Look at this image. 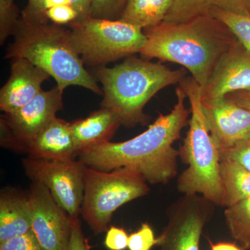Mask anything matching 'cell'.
<instances>
[{"label": "cell", "instance_id": "14", "mask_svg": "<svg viewBox=\"0 0 250 250\" xmlns=\"http://www.w3.org/2000/svg\"><path fill=\"white\" fill-rule=\"evenodd\" d=\"M11 75L0 90V108L10 113L22 108L42 91L50 75L25 59H12Z\"/></svg>", "mask_w": 250, "mask_h": 250}, {"label": "cell", "instance_id": "21", "mask_svg": "<svg viewBox=\"0 0 250 250\" xmlns=\"http://www.w3.org/2000/svg\"><path fill=\"white\" fill-rule=\"evenodd\" d=\"M211 0H174L164 20L167 23H182L190 21L209 11Z\"/></svg>", "mask_w": 250, "mask_h": 250}, {"label": "cell", "instance_id": "30", "mask_svg": "<svg viewBox=\"0 0 250 250\" xmlns=\"http://www.w3.org/2000/svg\"><path fill=\"white\" fill-rule=\"evenodd\" d=\"M211 6L232 14L250 16V0H211Z\"/></svg>", "mask_w": 250, "mask_h": 250}, {"label": "cell", "instance_id": "4", "mask_svg": "<svg viewBox=\"0 0 250 250\" xmlns=\"http://www.w3.org/2000/svg\"><path fill=\"white\" fill-rule=\"evenodd\" d=\"M95 74L103 85L102 108L111 110L122 125L132 128L147 124L149 117L144 108L148 102L166 87L179 83L187 71L130 57L114 67H95Z\"/></svg>", "mask_w": 250, "mask_h": 250}, {"label": "cell", "instance_id": "6", "mask_svg": "<svg viewBox=\"0 0 250 250\" xmlns=\"http://www.w3.org/2000/svg\"><path fill=\"white\" fill-rule=\"evenodd\" d=\"M69 39L84 65L106 66L140 53L146 42L144 31L121 20L88 17L67 25Z\"/></svg>", "mask_w": 250, "mask_h": 250}, {"label": "cell", "instance_id": "15", "mask_svg": "<svg viewBox=\"0 0 250 250\" xmlns=\"http://www.w3.org/2000/svg\"><path fill=\"white\" fill-rule=\"evenodd\" d=\"M28 156L34 159L69 160L78 156L70 123L54 118L28 146Z\"/></svg>", "mask_w": 250, "mask_h": 250}, {"label": "cell", "instance_id": "3", "mask_svg": "<svg viewBox=\"0 0 250 250\" xmlns=\"http://www.w3.org/2000/svg\"><path fill=\"white\" fill-rule=\"evenodd\" d=\"M14 36L5 59H27L53 77L62 93L67 87L78 85L103 94L72 47L68 29L49 22L46 17L21 14Z\"/></svg>", "mask_w": 250, "mask_h": 250}, {"label": "cell", "instance_id": "35", "mask_svg": "<svg viewBox=\"0 0 250 250\" xmlns=\"http://www.w3.org/2000/svg\"><path fill=\"white\" fill-rule=\"evenodd\" d=\"M43 0H28V5L23 11H27V12H31L40 5L41 3Z\"/></svg>", "mask_w": 250, "mask_h": 250}, {"label": "cell", "instance_id": "16", "mask_svg": "<svg viewBox=\"0 0 250 250\" xmlns=\"http://www.w3.org/2000/svg\"><path fill=\"white\" fill-rule=\"evenodd\" d=\"M121 125L116 114L106 108L70 123L78 154L85 148L110 141Z\"/></svg>", "mask_w": 250, "mask_h": 250}, {"label": "cell", "instance_id": "34", "mask_svg": "<svg viewBox=\"0 0 250 250\" xmlns=\"http://www.w3.org/2000/svg\"><path fill=\"white\" fill-rule=\"evenodd\" d=\"M210 250H244L241 246L231 242H218L213 243L210 241Z\"/></svg>", "mask_w": 250, "mask_h": 250}, {"label": "cell", "instance_id": "19", "mask_svg": "<svg viewBox=\"0 0 250 250\" xmlns=\"http://www.w3.org/2000/svg\"><path fill=\"white\" fill-rule=\"evenodd\" d=\"M220 178L225 190V206L229 207L250 197V171L236 161L220 159Z\"/></svg>", "mask_w": 250, "mask_h": 250}, {"label": "cell", "instance_id": "23", "mask_svg": "<svg viewBox=\"0 0 250 250\" xmlns=\"http://www.w3.org/2000/svg\"><path fill=\"white\" fill-rule=\"evenodd\" d=\"M19 9L14 1L0 0V44L3 45L9 36H14L21 20Z\"/></svg>", "mask_w": 250, "mask_h": 250}, {"label": "cell", "instance_id": "32", "mask_svg": "<svg viewBox=\"0 0 250 250\" xmlns=\"http://www.w3.org/2000/svg\"><path fill=\"white\" fill-rule=\"evenodd\" d=\"M92 0H70L72 6L80 14V19H83L89 16L90 5Z\"/></svg>", "mask_w": 250, "mask_h": 250}, {"label": "cell", "instance_id": "11", "mask_svg": "<svg viewBox=\"0 0 250 250\" xmlns=\"http://www.w3.org/2000/svg\"><path fill=\"white\" fill-rule=\"evenodd\" d=\"M28 196L31 208V230L41 249L68 250L71 218L42 184L32 182Z\"/></svg>", "mask_w": 250, "mask_h": 250}, {"label": "cell", "instance_id": "36", "mask_svg": "<svg viewBox=\"0 0 250 250\" xmlns=\"http://www.w3.org/2000/svg\"><path fill=\"white\" fill-rule=\"evenodd\" d=\"M8 1H14V0H8Z\"/></svg>", "mask_w": 250, "mask_h": 250}, {"label": "cell", "instance_id": "12", "mask_svg": "<svg viewBox=\"0 0 250 250\" xmlns=\"http://www.w3.org/2000/svg\"><path fill=\"white\" fill-rule=\"evenodd\" d=\"M207 129L219 151L230 149L250 135V111L228 97L202 101Z\"/></svg>", "mask_w": 250, "mask_h": 250}, {"label": "cell", "instance_id": "7", "mask_svg": "<svg viewBox=\"0 0 250 250\" xmlns=\"http://www.w3.org/2000/svg\"><path fill=\"white\" fill-rule=\"evenodd\" d=\"M147 182L141 172L130 167L104 172L85 166L81 214L94 234L107 231L118 208L147 195Z\"/></svg>", "mask_w": 250, "mask_h": 250}, {"label": "cell", "instance_id": "13", "mask_svg": "<svg viewBox=\"0 0 250 250\" xmlns=\"http://www.w3.org/2000/svg\"><path fill=\"white\" fill-rule=\"evenodd\" d=\"M239 91H250V54L238 41L219 61L202 89V101H215Z\"/></svg>", "mask_w": 250, "mask_h": 250}, {"label": "cell", "instance_id": "8", "mask_svg": "<svg viewBox=\"0 0 250 250\" xmlns=\"http://www.w3.org/2000/svg\"><path fill=\"white\" fill-rule=\"evenodd\" d=\"M26 175L47 188L59 207L71 218L81 214L84 195L85 166L80 160L22 159Z\"/></svg>", "mask_w": 250, "mask_h": 250}, {"label": "cell", "instance_id": "27", "mask_svg": "<svg viewBox=\"0 0 250 250\" xmlns=\"http://www.w3.org/2000/svg\"><path fill=\"white\" fill-rule=\"evenodd\" d=\"M46 18L54 24L68 25L80 19V14L69 4L59 5L47 9L45 12Z\"/></svg>", "mask_w": 250, "mask_h": 250}, {"label": "cell", "instance_id": "1", "mask_svg": "<svg viewBox=\"0 0 250 250\" xmlns=\"http://www.w3.org/2000/svg\"><path fill=\"white\" fill-rule=\"evenodd\" d=\"M176 96L177 103L170 113H159L146 131L123 142L108 141L85 148L79 153V160L104 172L130 167L141 172L149 184L168 183L178 172L179 150L173 144L188 125L190 113L185 106L187 95L180 86Z\"/></svg>", "mask_w": 250, "mask_h": 250}, {"label": "cell", "instance_id": "29", "mask_svg": "<svg viewBox=\"0 0 250 250\" xmlns=\"http://www.w3.org/2000/svg\"><path fill=\"white\" fill-rule=\"evenodd\" d=\"M129 236L124 229L111 226L105 236L104 246L109 250H125L128 248Z\"/></svg>", "mask_w": 250, "mask_h": 250}, {"label": "cell", "instance_id": "2", "mask_svg": "<svg viewBox=\"0 0 250 250\" xmlns=\"http://www.w3.org/2000/svg\"><path fill=\"white\" fill-rule=\"evenodd\" d=\"M143 31L146 42L140 54L182 65L202 89L219 61L238 42L229 28L210 11L187 22H162Z\"/></svg>", "mask_w": 250, "mask_h": 250}, {"label": "cell", "instance_id": "31", "mask_svg": "<svg viewBox=\"0 0 250 250\" xmlns=\"http://www.w3.org/2000/svg\"><path fill=\"white\" fill-rule=\"evenodd\" d=\"M68 250H90L88 241L85 239L80 219L71 218V236Z\"/></svg>", "mask_w": 250, "mask_h": 250}, {"label": "cell", "instance_id": "17", "mask_svg": "<svg viewBox=\"0 0 250 250\" xmlns=\"http://www.w3.org/2000/svg\"><path fill=\"white\" fill-rule=\"evenodd\" d=\"M31 208L29 196L14 190L0 195V243L31 231Z\"/></svg>", "mask_w": 250, "mask_h": 250}, {"label": "cell", "instance_id": "22", "mask_svg": "<svg viewBox=\"0 0 250 250\" xmlns=\"http://www.w3.org/2000/svg\"><path fill=\"white\" fill-rule=\"evenodd\" d=\"M210 14L229 28L237 41L250 54V16H243L227 12L211 6Z\"/></svg>", "mask_w": 250, "mask_h": 250}, {"label": "cell", "instance_id": "9", "mask_svg": "<svg viewBox=\"0 0 250 250\" xmlns=\"http://www.w3.org/2000/svg\"><path fill=\"white\" fill-rule=\"evenodd\" d=\"M215 204L200 195H184L169 207L167 223L159 236L160 250H200L206 225Z\"/></svg>", "mask_w": 250, "mask_h": 250}, {"label": "cell", "instance_id": "10", "mask_svg": "<svg viewBox=\"0 0 250 250\" xmlns=\"http://www.w3.org/2000/svg\"><path fill=\"white\" fill-rule=\"evenodd\" d=\"M62 93L57 85L41 93L22 108L1 116V145L26 152L41 130L63 107Z\"/></svg>", "mask_w": 250, "mask_h": 250}, {"label": "cell", "instance_id": "20", "mask_svg": "<svg viewBox=\"0 0 250 250\" xmlns=\"http://www.w3.org/2000/svg\"><path fill=\"white\" fill-rule=\"evenodd\" d=\"M225 218L231 236L243 250H250V197L227 207Z\"/></svg>", "mask_w": 250, "mask_h": 250}, {"label": "cell", "instance_id": "28", "mask_svg": "<svg viewBox=\"0 0 250 250\" xmlns=\"http://www.w3.org/2000/svg\"><path fill=\"white\" fill-rule=\"evenodd\" d=\"M0 250H42L32 231L0 243Z\"/></svg>", "mask_w": 250, "mask_h": 250}, {"label": "cell", "instance_id": "5", "mask_svg": "<svg viewBox=\"0 0 250 250\" xmlns=\"http://www.w3.org/2000/svg\"><path fill=\"white\" fill-rule=\"evenodd\" d=\"M179 85L190 105L189 129L179 149V157L188 166L177 179V190L184 195H200L216 206H225V190L220 171V152L206 126L202 111V88L192 77Z\"/></svg>", "mask_w": 250, "mask_h": 250}, {"label": "cell", "instance_id": "24", "mask_svg": "<svg viewBox=\"0 0 250 250\" xmlns=\"http://www.w3.org/2000/svg\"><path fill=\"white\" fill-rule=\"evenodd\" d=\"M127 0H92L89 16L116 21L121 18Z\"/></svg>", "mask_w": 250, "mask_h": 250}, {"label": "cell", "instance_id": "25", "mask_svg": "<svg viewBox=\"0 0 250 250\" xmlns=\"http://www.w3.org/2000/svg\"><path fill=\"white\" fill-rule=\"evenodd\" d=\"M159 238L154 236V231L149 224L142 223L141 228L129 236V250H151L153 247L158 246Z\"/></svg>", "mask_w": 250, "mask_h": 250}, {"label": "cell", "instance_id": "26", "mask_svg": "<svg viewBox=\"0 0 250 250\" xmlns=\"http://www.w3.org/2000/svg\"><path fill=\"white\" fill-rule=\"evenodd\" d=\"M220 159H231L250 171V135L230 149L219 151Z\"/></svg>", "mask_w": 250, "mask_h": 250}, {"label": "cell", "instance_id": "33", "mask_svg": "<svg viewBox=\"0 0 250 250\" xmlns=\"http://www.w3.org/2000/svg\"><path fill=\"white\" fill-rule=\"evenodd\" d=\"M237 104L250 111V91H239L227 95Z\"/></svg>", "mask_w": 250, "mask_h": 250}, {"label": "cell", "instance_id": "18", "mask_svg": "<svg viewBox=\"0 0 250 250\" xmlns=\"http://www.w3.org/2000/svg\"><path fill=\"white\" fill-rule=\"evenodd\" d=\"M174 0H127L119 20L145 29L164 22Z\"/></svg>", "mask_w": 250, "mask_h": 250}]
</instances>
